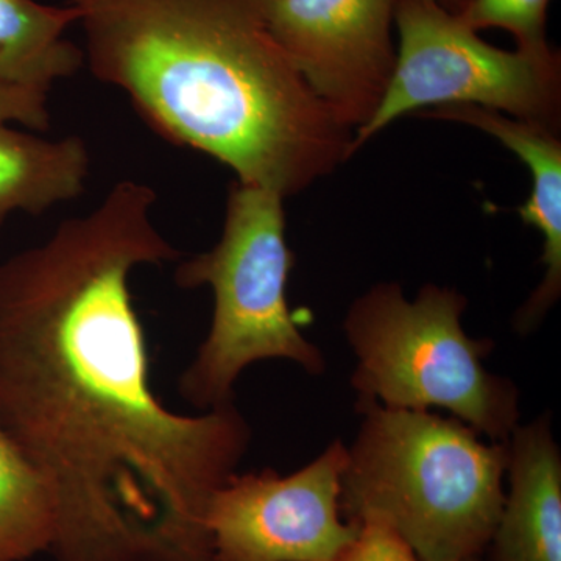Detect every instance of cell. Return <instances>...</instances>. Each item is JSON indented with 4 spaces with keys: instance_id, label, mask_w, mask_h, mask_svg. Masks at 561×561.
<instances>
[{
    "instance_id": "3",
    "label": "cell",
    "mask_w": 561,
    "mask_h": 561,
    "mask_svg": "<svg viewBox=\"0 0 561 561\" xmlns=\"http://www.w3.org/2000/svg\"><path fill=\"white\" fill-rule=\"evenodd\" d=\"M342 476L351 523L400 531L423 561H478L504 504L507 445L440 413L357 401Z\"/></svg>"
},
{
    "instance_id": "11",
    "label": "cell",
    "mask_w": 561,
    "mask_h": 561,
    "mask_svg": "<svg viewBox=\"0 0 561 561\" xmlns=\"http://www.w3.org/2000/svg\"><path fill=\"white\" fill-rule=\"evenodd\" d=\"M91 157L80 136L46 139L0 122V227L11 214L33 216L79 198Z\"/></svg>"
},
{
    "instance_id": "12",
    "label": "cell",
    "mask_w": 561,
    "mask_h": 561,
    "mask_svg": "<svg viewBox=\"0 0 561 561\" xmlns=\"http://www.w3.org/2000/svg\"><path fill=\"white\" fill-rule=\"evenodd\" d=\"M79 20L76 5L0 0V84L49 94L55 81L76 76L84 50L62 35Z\"/></svg>"
},
{
    "instance_id": "7",
    "label": "cell",
    "mask_w": 561,
    "mask_h": 561,
    "mask_svg": "<svg viewBox=\"0 0 561 561\" xmlns=\"http://www.w3.org/2000/svg\"><path fill=\"white\" fill-rule=\"evenodd\" d=\"M346 459V446L335 440L290 474H232L209 505L216 560L341 561L359 529L342 519Z\"/></svg>"
},
{
    "instance_id": "13",
    "label": "cell",
    "mask_w": 561,
    "mask_h": 561,
    "mask_svg": "<svg viewBox=\"0 0 561 561\" xmlns=\"http://www.w3.org/2000/svg\"><path fill=\"white\" fill-rule=\"evenodd\" d=\"M57 508L49 482L0 423V561L49 552Z\"/></svg>"
},
{
    "instance_id": "16",
    "label": "cell",
    "mask_w": 561,
    "mask_h": 561,
    "mask_svg": "<svg viewBox=\"0 0 561 561\" xmlns=\"http://www.w3.org/2000/svg\"><path fill=\"white\" fill-rule=\"evenodd\" d=\"M0 122H14L33 131L49 130L50 113L46 92L0 84Z\"/></svg>"
},
{
    "instance_id": "17",
    "label": "cell",
    "mask_w": 561,
    "mask_h": 561,
    "mask_svg": "<svg viewBox=\"0 0 561 561\" xmlns=\"http://www.w3.org/2000/svg\"><path fill=\"white\" fill-rule=\"evenodd\" d=\"M442 9L449 11L453 14H459L463 7L467 5L468 0H435Z\"/></svg>"
},
{
    "instance_id": "2",
    "label": "cell",
    "mask_w": 561,
    "mask_h": 561,
    "mask_svg": "<svg viewBox=\"0 0 561 561\" xmlns=\"http://www.w3.org/2000/svg\"><path fill=\"white\" fill-rule=\"evenodd\" d=\"M84 61L162 139L289 198L353 157L354 133L272 35L267 0H73Z\"/></svg>"
},
{
    "instance_id": "8",
    "label": "cell",
    "mask_w": 561,
    "mask_h": 561,
    "mask_svg": "<svg viewBox=\"0 0 561 561\" xmlns=\"http://www.w3.org/2000/svg\"><path fill=\"white\" fill-rule=\"evenodd\" d=\"M394 0H267L272 35L332 116L356 133L397 68Z\"/></svg>"
},
{
    "instance_id": "1",
    "label": "cell",
    "mask_w": 561,
    "mask_h": 561,
    "mask_svg": "<svg viewBox=\"0 0 561 561\" xmlns=\"http://www.w3.org/2000/svg\"><path fill=\"white\" fill-rule=\"evenodd\" d=\"M157 201L119 181L0 262V423L49 482L55 561H217L210 501L249 451L236 401L183 415L153 393L130 279L181 257Z\"/></svg>"
},
{
    "instance_id": "4",
    "label": "cell",
    "mask_w": 561,
    "mask_h": 561,
    "mask_svg": "<svg viewBox=\"0 0 561 561\" xmlns=\"http://www.w3.org/2000/svg\"><path fill=\"white\" fill-rule=\"evenodd\" d=\"M284 201L278 192L232 181L219 242L176 267L181 289L213 291L208 334L179 382L181 397L201 412L234 401L236 381L257 362L290 360L312 376L327 368L287 301L295 256Z\"/></svg>"
},
{
    "instance_id": "14",
    "label": "cell",
    "mask_w": 561,
    "mask_h": 561,
    "mask_svg": "<svg viewBox=\"0 0 561 561\" xmlns=\"http://www.w3.org/2000/svg\"><path fill=\"white\" fill-rule=\"evenodd\" d=\"M549 0H468L459 18L472 31L500 27L515 36L518 49L551 54L546 41Z\"/></svg>"
},
{
    "instance_id": "5",
    "label": "cell",
    "mask_w": 561,
    "mask_h": 561,
    "mask_svg": "<svg viewBox=\"0 0 561 561\" xmlns=\"http://www.w3.org/2000/svg\"><path fill=\"white\" fill-rule=\"evenodd\" d=\"M468 300L426 284L409 300L398 283H379L353 301L343 332L356 370L357 400L389 409L446 411L485 437L507 443L519 424V390L486 370L491 339L461 327Z\"/></svg>"
},
{
    "instance_id": "10",
    "label": "cell",
    "mask_w": 561,
    "mask_h": 561,
    "mask_svg": "<svg viewBox=\"0 0 561 561\" xmlns=\"http://www.w3.org/2000/svg\"><path fill=\"white\" fill-rule=\"evenodd\" d=\"M505 445L508 491L491 561H561V453L551 416L518 424Z\"/></svg>"
},
{
    "instance_id": "6",
    "label": "cell",
    "mask_w": 561,
    "mask_h": 561,
    "mask_svg": "<svg viewBox=\"0 0 561 561\" xmlns=\"http://www.w3.org/2000/svg\"><path fill=\"white\" fill-rule=\"evenodd\" d=\"M393 21L397 68L381 106L354 133L353 157L398 117L430 106H481L559 133V51L497 49L435 0H394Z\"/></svg>"
},
{
    "instance_id": "15",
    "label": "cell",
    "mask_w": 561,
    "mask_h": 561,
    "mask_svg": "<svg viewBox=\"0 0 561 561\" xmlns=\"http://www.w3.org/2000/svg\"><path fill=\"white\" fill-rule=\"evenodd\" d=\"M341 561H423L404 537L381 522H362Z\"/></svg>"
},
{
    "instance_id": "9",
    "label": "cell",
    "mask_w": 561,
    "mask_h": 561,
    "mask_svg": "<svg viewBox=\"0 0 561 561\" xmlns=\"http://www.w3.org/2000/svg\"><path fill=\"white\" fill-rule=\"evenodd\" d=\"M421 116L471 125L500 140L529 169V201L519 208L524 224L541 232V264L545 276L529 300L513 320L519 334H530L559 301L561 291V142L559 133L537 124L516 119L500 111L472 105L442 106Z\"/></svg>"
}]
</instances>
